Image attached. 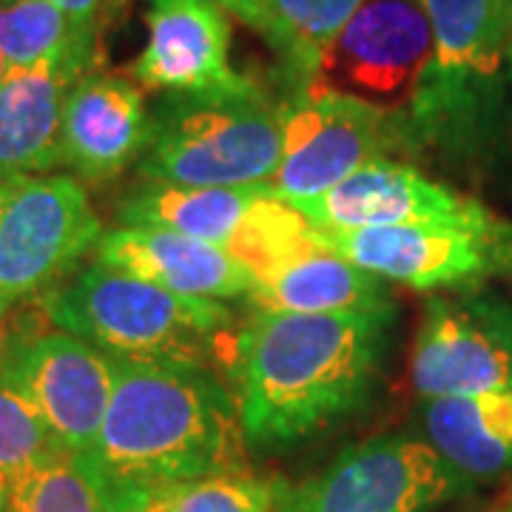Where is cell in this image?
Here are the masks:
<instances>
[{
	"instance_id": "obj_32",
	"label": "cell",
	"mask_w": 512,
	"mask_h": 512,
	"mask_svg": "<svg viewBox=\"0 0 512 512\" xmlns=\"http://www.w3.org/2000/svg\"><path fill=\"white\" fill-rule=\"evenodd\" d=\"M507 52H510V60H512V26H510V46H507Z\"/></svg>"
},
{
	"instance_id": "obj_4",
	"label": "cell",
	"mask_w": 512,
	"mask_h": 512,
	"mask_svg": "<svg viewBox=\"0 0 512 512\" xmlns=\"http://www.w3.org/2000/svg\"><path fill=\"white\" fill-rule=\"evenodd\" d=\"M285 109L254 83L171 97L154 117L140 174L151 183L262 185L282 160Z\"/></svg>"
},
{
	"instance_id": "obj_29",
	"label": "cell",
	"mask_w": 512,
	"mask_h": 512,
	"mask_svg": "<svg viewBox=\"0 0 512 512\" xmlns=\"http://www.w3.org/2000/svg\"><path fill=\"white\" fill-rule=\"evenodd\" d=\"M211 3H217V6H222L225 12H231V6H234V0H211Z\"/></svg>"
},
{
	"instance_id": "obj_21",
	"label": "cell",
	"mask_w": 512,
	"mask_h": 512,
	"mask_svg": "<svg viewBox=\"0 0 512 512\" xmlns=\"http://www.w3.org/2000/svg\"><path fill=\"white\" fill-rule=\"evenodd\" d=\"M365 0H234L231 15L265 37L293 74L308 83L333 37Z\"/></svg>"
},
{
	"instance_id": "obj_17",
	"label": "cell",
	"mask_w": 512,
	"mask_h": 512,
	"mask_svg": "<svg viewBox=\"0 0 512 512\" xmlns=\"http://www.w3.org/2000/svg\"><path fill=\"white\" fill-rule=\"evenodd\" d=\"M83 74L66 66L12 69L0 83V183L60 165L66 94Z\"/></svg>"
},
{
	"instance_id": "obj_1",
	"label": "cell",
	"mask_w": 512,
	"mask_h": 512,
	"mask_svg": "<svg viewBox=\"0 0 512 512\" xmlns=\"http://www.w3.org/2000/svg\"><path fill=\"white\" fill-rule=\"evenodd\" d=\"M234 390L194 365L114 359L109 407L77 467L106 512H154L171 493L239 464Z\"/></svg>"
},
{
	"instance_id": "obj_8",
	"label": "cell",
	"mask_w": 512,
	"mask_h": 512,
	"mask_svg": "<svg viewBox=\"0 0 512 512\" xmlns=\"http://www.w3.org/2000/svg\"><path fill=\"white\" fill-rule=\"evenodd\" d=\"M313 237L384 282L416 291L467 288L512 262V228L495 217L484 222H410L387 228L328 231Z\"/></svg>"
},
{
	"instance_id": "obj_2",
	"label": "cell",
	"mask_w": 512,
	"mask_h": 512,
	"mask_svg": "<svg viewBox=\"0 0 512 512\" xmlns=\"http://www.w3.org/2000/svg\"><path fill=\"white\" fill-rule=\"evenodd\" d=\"M390 325L393 311H256L231 353L242 439L282 447L353 413L382 370Z\"/></svg>"
},
{
	"instance_id": "obj_28",
	"label": "cell",
	"mask_w": 512,
	"mask_h": 512,
	"mask_svg": "<svg viewBox=\"0 0 512 512\" xmlns=\"http://www.w3.org/2000/svg\"><path fill=\"white\" fill-rule=\"evenodd\" d=\"M9 333H6V325H3V313H0V365H3V356H6V350H9Z\"/></svg>"
},
{
	"instance_id": "obj_23",
	"label": "cell",
	"mask_w": 512,
	"mask_h": 512,
	"mask_svg": "<svg viewBox=\"0 0 512 512\" xmlns=\"http://www.w3.org/2000/svg\"><path fill=\"white\" fill-rule=\"evenodd\" d=\"M316 245L319 242L313 237V222L305 220L291 202L265 197L251 208L225 251L237 259L254 282H259L296 256L313 251Z\"/></svg>"
},
{
	"instance_id": "obj_16",
	"label": "cell",
	"mask_w": 512,
	"mask_h": 512,
	"mask_svg": "<svg viewBox=\"0 0 512 512\" xmlns=\"http://www.w3.org/2000/svg\"><path fill=\"white\" fill-rule=\"evenodd\" d=\"M94 256L100 265L194 299H242L254 285L251 274L225 248L160 228L120 225L100 237Z\"/></svg>"
},
{
	"instance_id": "obj_27",
	"label": "cell",
	"mask_w": 512,
	"mask_h": 512,
	"mask_svg": "<svg viewBox=\"0 0 512 512\" xmlns=\"http://www.w3.org/2000/svg\"><path fill=\"white\" fill-rule=\"evenodd\" d=\"M55 3L63 15H69L74 26L86 35H94V26L100 18V9H103V0H49Z\"/></svg>"
},
{
	"instance_id": "obj_22",
	"label": "cell",
	"mask_w": 512,
	"mask_h": 512,
	"mask_svg": "<svg viewBox=\"0 0 512 512\" xmlns=\"http://www.w3.org/2000/svg\"><path fill=\"white\" fill-rule=\"evenodd\" d=\"M0 55L12 69L66 66L89 74L94 35L74 26L49 0H9L0 3Z\"/></svg>"
},
{
	"instance_id": "obj_20",
	"label": "cell",
	"mask_w": 512,
	"mask_h": 512,
	"mask_svg": "<svg viewBox=\"0 0 512 512\" xmlns=\"http://www.w3.org/2000/svg\"><path fill=\"white\" fill-rule=\"evenodd\" d=\"M430 444L461 476L495 478L512 470V393L430 399L424 404Z\"/></svg>"
},
{
	"instance_id": "obj_18",
	"label": "cell",
	"mask_w": 512,
	"mask_h": 512,
	"mask_svg": "<svg viewBox=\"0 0 512 512\" xmlns=\"http://www.w3.org/2000/svg\"><path fill=\"white\" fill-rule=\"evenodd\" d=\"M276 197L262 185H174L146 183L120 205V225L160 228L225 248L256 202Z\"/></svg>"
},
{
	"instance_id": "obj_9",
	"label": "cell",
	"mask_w": 512,
	"mask_h": 512,
	"mask_svg": "<svg viewBox=\"0 0 512 512\" xmlns=\"http://www.w3.org/2000/svg\"><path fill=\"white\" fill-rule=\"evenodd\" d=\"M430 63L433 29L419 0H365L333 37L308 86L399 114L413 109Z\"/></svg>"
},
{
	"instance_id": "obj_10",
	"label": "cell",
	"mask_w": 512,
	"mask_h": 512,
	"mask_svg": "<svg viewBox=\"0 0 512 512\" xmlns=\"http://www.w3.org/2000/svg\"><path fill=\"white\" fill-rule=\"evenodd\" d=\"M393 137V114L348 94L308 86L285 109L282 160L271 188L291 205L313 200L353 171L382 160Z\"/></svg>"
},
{
	"instance_id": "obj_12",
	"label": "cell",
	"mask_w": 512,
	"mask_h": 512,
	"mask_svg": "<svg viewBox=\"0 0 512 512\" xmlns=\"http://www.w3.org/2000/svg\"><path fill=\"white\" fill-rule=\"evenodd\" d=\"M0 379L40 413L63 453L92 450L114 387V359L66 330L12 342Z\"/></svg>"
},
{
	"instance_id": "obj_13",
	"label": "cell",
	"mask_w": 512,
	"mask_h": 512,
	"mask_svg": "<svg viewBox=\"0 0 512 512\" xmlns=\"http://www.w3.org/2000/svg\"><path fill=\"white\" fill-rule=\"evenodd\" d=\"M146 49L131 74L143 89L183 94L234 92L251 80L231 66V20L211 0H151Z\"/></svg>"
},
{
	"instance_id": "obj_11",
	"label": "cell",
	"mask_w": 512,
	"mask_h": 512,
	"mask_svg": "<svg viewBox=\"0 0 512 512\" xmlns=\"http://www.w3.org/2000/svg\"><path fill=\"white\" fill-rule=\"evenodd\" d=\"M413 384L427 402L490 390L512 393L510 305L476 291L430 296L413 348Z\"/></svg>"
},
{
	"instance_id": "obj_14",
	"label": "cell",
	"mask_w": 512,
	"mask_h": 512,
	"mask_svg": "<svg viewBox=\"0 0 512 512\" xmlns=\"http://www.w3.org/2000/svg\"><path fill=\"white\" fill-rule=\"evenodd\" d=\"M316 228L359 231L410 222H484L493 214L444 185L427 180L413 165L373 160L348 180L308 202L293 205Z\"/></svg>"
},
{
	"instance_id": "obj_31",
	"label": "cell",
	"mask_w": 512,
	"mask_h": 512,
	"mask_svg": "<svg viewBox=\"0 0 512 512\" xmlns=\"http://www.w3.org/2000/svg\"><path fill=\"white\" fill-rule=\"evenodd\" d=\"M3 501H6V490L0 487V512H3Z\"/></svg>"
},
{
	"instance_id": "obj_6",
	"label": "cell",
	"mask_w": 512,
	"mask_h": 512,
	"mask_svg": "<svg viewBox=\"0 0 512 512\" xmlns=\"http://www.w3.org/2000/svg\"><path fill=\"white\" fill-rule=\"evenodd\" d=\"M433 29V63L410 109L430 143L473 140L484 114L481 86L501 72L510 46L512 0H419Z\"/></svg>"
},
{
	"instance_id": "obj_19",
	"label": "cell",
	"mask_w": 512,
	"mask_h": 512,
	"mask_svg": "<svg viewBox=\"0 0 512 512\" xmlns=\"http://www.w3.org/2000/svg\"><path fill=\"white\" fill-rule=\"evenodd\" d=\"M248 299L254 302L256 311H393V299L384 279L356 268L342 256L330 254L322 245L254 282Z\"/></svg>"
},
{
	"instance_id": "obj_30",
	"label": "cell",
	"mask_w": 512,
	"mask_h": 512,
	"mask_svg": "<svg viewBox=\"0 0 512 512\" xmlns=\"http://www.w3.org/2000/svg\"><path fill=\"white\" fill-rule=\"evenodd\" d=\"M9 74V66H6V60H3V55H0V83H3V77Z\"/></svg>"
},
{
	"instance_id": "obj_26",
	"label": "cell",
	"mask_w": 512,
	"mask_h": 512,
	"mask_svg": "<svg viewBox=\"0 0 512 512\" xmlns=\"http://www.w3.org/2000/svg\"><path fill=\"white\" fill-rule=\"evenodd\" d=\"M276 484L231 470L185 484L154 512H274Z\"/></svg>"
},
{
	"instance_id": "obj_24",
	"label": "cell",
	"mask_w": 512,
	"mask_h": 512,
	"mask_svg": "<svg viewBox=\"0 0 512 512\" xmlns=\"http://www.w3.org/2000/svg\"><path fill=\"white\" fill-rule=\"evenodd\" d=\"M3 512H106V507L77 461L60 453L6 490Z\"/></svg>"
},
{
	"instance_id": "obj_15",
	"label": "cell",
	"mask_w": 512,
	"mask_h": 512,
	"mask_svg": "<svg viewBox=\"0 0 512 512\" xmlns=\"http://www.w3.org/2000/svg\"><path fill=\"white\" fill-rule=\"evenodd\" d=\"M154 117L143 92L120 74H83L66 94L60 165L83 180H111L151 146Z\"/></svg>"
},
{
	"instance_id": "obj_5",
	"label": "cell",
	"mask_w": 512,
	"mask_h": 512,
	"mask_svg": "<svg viewBox=\"0 0 512 512\" xmlns=\"http://www.w3.org/2000/svg\"><path fill=\"white\" fill-rule=\"evenodd\" d=\"M103 222L69 174H20L0 183V313L52 293L97 248Z\"/></svg>"
},
{
	"instance_id": "obj_3",
	"label": "cell",
	"mask_w": 512,
	"mask_h": 512,
	"mask_svg": "<svg viewBox=\"0 0 512 512\" xmlns=\"http://www.w3.org/2000/svg\"><path fill=\"white\" fill-rule=\"evenodd\" d=\"M46 313L111 359L146 365L208 367L205 359L231 325L222 302L165 291L100 262L57 285Z\"/></svg>"
},
{
	"instance_id": "obj_25",
	"label": "cell",
	"mask_w": 512,
	"mask_h": 512,
	"mask_svg": "<svg viewBox=\"0 0 512 512\" xmlns=\"http://www.w3.org/2000/svg\"><path fill=\"white\" fill-rule=\"evenodd\" d=\"M60 453L40 413L0 379V487L9 490L20 476Z\"/></svg>"
},
{
	"instance_id": "obj_7",
	"label": "cell",
	"mask_w": 512,
	"mask_h": 512,
	"mask_svg": "<svg viewBox=\"0 0 512 512\" xmlns=\"http://www.w3.org/2000/svg\"><path fill=\"white\" fill-rule=\"evenodd\" d=\"M467 487L433 444L382 436L348 447L319 476L276 484L274 512H430Z\"/></svg>"
},
{
	"instance_id": "obj_33",
	"label": "cell",
	"mask_w": 512,
	"mask_h": 512,
	"mask_svg": "<svg viewBox=\"0 0 512 512\" xmlns=\"http://www.w3.org/2000/svg\"><path fill=\"white\" fill-rule=\"evenodd\" d=\"M495 512H512V504L510 507H501V510H495Z\"/></svg>"
}]
</instances>
